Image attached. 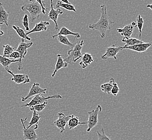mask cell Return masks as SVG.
<instances>
[{"label":"cell","instance_id":"cell-1","mask_svg":"<svg viewBox=\"0 0 152 140\" xmlns=\"http://www.w3.org/2000/svg\"><path fill=\"white\" fill-rule=\"evenodd\" d=\"M115 23L112 21L107 12V7L105 5L101 6V16L96 23L91 24L88 26L90 29L98 31L102 38L105 37L106 32L111 29V26Z\"/></svg>","mask_w":152,"mask_h":140},{"label":"cell","instance_id":"cell-2","mask_svg":"<svg viewBox=\"0 0 152 140\" xmlns=\"http://www.w3.org/2000/svg\"><path fill=\"white\" fill-rule=\"evenodd\" d=\"M21 10L23 12H29L30 14V22H34L38 20L41 14L42 13V9L41 5L37 2L24 4L21 7Z\"/></svg>","mask_w":152,"mask_h":140},{"label":"cell","instance_id":"cell-3","mask_svg":"<svg viewBox=\"0 0 152 140\" xmlns=\"http://www.w3.org/2000/svg\"><path fill=\"white\" fill-rule=\"evenodd\" d=\"M84 44V42L83 40L80 42L76 43L75 46L72 49L68 51V56L64 60L67 64H71L72 63H76L79 59L82 58L83 54L82 50Z\"/></svg>","mask_w":152,"mask_h":140},{"label":"cell","instance_id":"cell-4","mask_svg":"<svg viewBox=\"0 0 152 140\" xmlns=\"http://www.w3.org/2000/svg\"><path fill=\"white\" fill-rule=\"evenodd\" d=\"M62 96L59 94H55L51 96H44L42 95V94H39L38 95H36L35 96H34L32 99L30 100V101L26 104L20 106V107H30L33 106L39 105L43 104L44 102H46L48 100L51 99H62Z\"/></svg>","mask_w":152,"mask_h":140},{"label":"cell","instance_id":"cell-5","mask_svg":"<svg viewBox=\"0 0 152 140\" xmlns=\"http://www.w3.org/2000/svg\"><path fill=\"white\" fill-rule=\"evenodd\" d=\"M102 111V107L100 105L97 106L96 108L92 111L88 112V118L87 122L88 128L86 130L87 132H90L92 129L94 128L98 123V114Z\"/></svg>","mask_w":152,"mask_h":140},{"label":"cell","instance_id":"cell-6","mask_svg":"<svg viewBox=\"0 0 152 140\" xmlns=\"http://www.w3.org/2000/svg\"><path fill=\"white\" fill-rule=\"evenodd\" d=\"M27 117H26L25 119H20V121L23 125V139L25 140H37L38 139V136L36 134L35 131L38 128V125H33L29 128L26 127L24 123L27 120Z\"/></svg>","mask_w":152,"mask_h":140},{"label":"cell","instance_id":"cell-7","mask_svg":"<svg viewBox=\"0 0 152 140\" xmlns=\"http://www.w3.org/2000/svg\"><path fill=\"white\" fill-rule=\"evenodd\" d=\"M33 45V42L26 43L25 39L21 38V42L18 47L16 51L20 53V59L18 62V70H22L23 69V65H22V60L23 59L28 53V49Z\"/></svg>","mask_w":152,"mask_h":140},{"label":"cell","instance_id":"cell-8","mask_svg":"<svg viewBox=\"0 0 152 140\" xmlns=\"http://www.w3.org/2000/svg\"><path fill=\"white\" fill-rule=\"evenodd\" d=\"M58 119L54 121V125L58 129L61 133H63L65 131V127L71 117V115L65 116L63 112H59L57 114Z\"/></svg>","mask_w":152,"mask_h":140},{"label":"cell","instance_id":"cell-9","mask_svg":"<svg viewBox=\"0 0 152 140\" xmlns=\"http://www.w3.org/2000/svg\"><path fill=\"white\" fill-rule=\"evenodd\" d=\"M47 88H40L39 83H34L30 89L29 92L26 96H22V101L24 102L32 96H34L39 94H46Z\"/></svg>","mask_w":152,"mask_h":140},{"label":"cell","instance_id":"cell-10","mask_svg":"<svg viewBox=\"0 0 152 140\" xmlns=\"http://www.w3.org/2000/svg\"><path fill=\"white\" fill-rule=\"evenodd\" d=\"M124 50L123 47H117L115 45H112L111 47H108L106 49L105 53L101 56V58L102 60H106L110 58H113L117 60V54Z\"/></svg>","mask_w":152,"mask_h":140},{"label":"cell","instance_id":"cell-11","mask_svg":"<svg viewBox=\"0 0 152 140\" xmlns=\"http://www.w3.org/2000/svg\"><path fill=\"white\" fill-rule=\"evenodd\" d=\"M8 73L12 75V81L16 84H26L29 83L30 79L28 75L26 74H14L10 69L6 71Z\"/></svg>","mask_w":152,"mask_h":140},{"label":"cell","instance_id":"cell-12","mask_svg":"<svg viewBox=\"0 0 152 140\" xmlns=\"http://www.w3.org/2000/svg\"><path fill=\"white\" fill-rule=\"evenodd\" d=\"M50 3H51V5H50L51 9L48 14V18L49 20H53L55 24V29L56 30H58L59 26L57 22L58 18L59 15H61L63 14V11L60 8H58L56 10L53 8V0H50Z\"/></svg>","mask_w":152,"mask_h":140},{"label":"cell","instance_id":"cell-13","mask_svg":"<svg viewBox=\"0 0 152 140\" xmlns=\"http://www.w3.org/2000/svg\"><path fill=\"white\" fill-rule=\"evenodd\" d=\"M136 27H137V23L134 22H132L131 23L124 26L123 28H118L117 30L118 32L120 34L124 37L129 38Z\"/></svg>","mask_w":152,"mask_h":140},{"label":"cell","instance_id":"cell-14","mask_svg":"<svg viewBox=\"0 0 152 140\" xmlns=\"http://www.w3.org/2000/svg\"><path fill=\"white\" fill-rule=\"evenodd\" d=\"M152 45L151 43H143L141 44H137L133 46L123 47L124 49H129L134 51L137 52L141 53L146 51L147 50L152 46Z\"/></svg>","mask_w":152,"mask_h":140},{"label":"cell","instance_id":"cell-15","mask_svg":"<svg viewBox=\"0 0 152 140\" xmlns=\"http://www.w3.org/2000/svg\"><path fill=\"white\" fill-rule=\"evenodd\" d=\"M50 25V23L47 21H41L39 23L36 24L35 27L32 29L31 31L29 32H26V35H30L32 33L35 32H41V31H47V26Z\"/></svg>","mask_w":152,"mask_h":140},{"label":"cell","instance_id":"cell-16","mask_svg":"<svg viewBox=\"0 0 152 140\" xmlns=\"http://www.w3.org/2000/svg\"><path fill=\"white\" fill-rule=\"evenodd\" d=\"M9 13L4 8L3 4L0 2V26L3 24H5L6 26H9Z\"/></svg>","mask_w":152,"mask_h":140},{"label":"cell","instance_id":"cell-17","mask_svg":"<svg viewBox=\"0 0 152 140\" xmlns=\"http://www.w3.org/2000/svg\"><path fill=\"white\" fill-rule=\"evenodd\" d=\"M82 61L79 63V65L81 66L82 69H85L89 65L94 61V58L92 55L89 53H84L82 57Z\"/></svg>","mask_w":152,"mask_h":140},{"label":"cell","instance_id":"cell-18","mask_svg":"<svg viewBox=\"0 0 152 140\" xmlns=\"http://www.w3.org/2000/svg\"><path fill=\"white\" fill-rule=\"evenodd\" d=\"M67 66H68V64L66 62H65L64 60L62 58L61 55L58 54L57 55V63H56L55 69V70L53 71V73L52 74V77H55L58 71L61 70L62 68L67 67Z\"/></svg>","mask_w":152,"mask_h":140},{"label":"cell","instance_id":"cell-19","mask_svg":"<svg viewBox=\"0 0 152 140\" xmlns=\"http://www.w3.org/2000/svg\"><path fill=\"white\" fill-rule=\"evenodd\" d=\"M87 125V122H80L79 121V117H76L74 115H71V117L70 119L67 122V125L70 129H73L76 128L78 125Z\"/></svg>","mask_w":152,"mask_h":140},{"label":"cell","instance_id":"cell-20","mask_svg":"<svg viewBox=\"0 0 152 140\" xmlns=\"http://www.w3.org/2000/svg\"><path fill=\"white\" fill-rule=\"evenodd\" d=\"M59 35H62V36H68V35H72L75 37V38H79L80 37V35L78 33L76 32H73L71 31L70 30L68 29L66 27H62L61 29L59 30L58 33L57 35H53L52 36V38L53 39L56 38Z\"/></svg>","mask_w":152,"mask_h":140},{"label":"cell","instance_id":"cell-21","mask_svg":"<svg viewBox=\"0 0 152 140\" xmlns=\"http://www.w3.org/2000/svg\"><path fill=\"white\" fill-rule=\"evenodd\" d=\"M20 61V59L17 60H12L10 59L6 58L5 57H3V55H0V64L2 65V66L4 67V70L7 71L9 69L10 65L13 63H18Z\"/></svg>","mask_w":152,"mask_h":140},{"label":"cell","instance_id":"cell-22","mask_svg":"<svg viewBox=\"0 0 152 140\" xmlns=\"http://www.w3.org/2000/svg\"><path fill=\"white\" fill-rule=\"evenodd\" d=\"M114 82H115L114 79L113 78H111L110 79V82L101 85V86H100L101 90L105 93L111 94V92L112 88L113 86Z\"/></svg>","mask_w":152,"mask_h":140},{"label":"cell","instance_id":"cell-23","mask_svg":"<svg viewBox=\"0 0 152 140\" xmlns=\"http://www.w3.org/2000/svg\"><path fill=\"white\" fill-rule=\"evenodd\" d=\"M121 41L125 43V45L124 47H129V46H133L137 44H141V43H143V41L141 39H138L137 38H125L124 37L123 39H122Z\"/></svg>","mask_w":152,"mask_h":140},{"label":"cell","instance_id":"cell-24","mask_svg":"<svg viewBox=\"0 0 152 140\" xmlns=\"http://www.w3.org/2000/svg\"><path fill=\"white\" fill-rule=\"evenodd\" d=\"M12 28L16 32L18 35L20 37V38L24 39L25 40H27V41H30L31 40V38L28 37V36L26 35V33L23 30L20 28L19 26H12Z\"/></svg>","mask_w":152,"mask_h":140},{"label":"cell","instance_id":"cell-25","mask_svg":"<svg viewBox=\"0 0 152 140\" xmlns=\"http://www.w3.org/2000/svg\"><path fill=\"white\" fill-rule=\"evenodd\" d=\"M56 38L57 39L59 42H60L62 44H64L65 45H66L70 47L71 49H72L73 47L75 46L76 43H71L69 39L67 38L66 36H62V35H59Z\"/></svg>","mask_w":152,"mask_h":140},{"label":"cell","instance_id":"cell-26","mask_svg":"<svg viewBox=\"0 0 152 140\" xmlns=\"http://www.w3.org/2000/svg\"><path fill=\"white\" fill-rule=\"evenodd\" d=\"M56 8H60V7H62L65 9L69 10V11H72V12H76V9L75 6H73L72 4H67V3H63L60 1L57 2L56 5Z\"/></svg>","mask_w":152,"mask_h":140},{"label":"cell","instance_id":"cell-27","mask_svg":"<svg viewBox=\"0 0 152 140\" xmlns=\"http://www.w3.org/2000/svg\"><path fill=\"white\" fill-rule=\"evenodd\" d=\"M41 117L39 115L38 112H37L36 111H33L32 118L28 124V128H29L33 125H38V123L41 120Z\"/></svg>","mask_w":152,"mask_h":140},{"label":"cell","instance_id":"cell-28","mask_svg":"<svg viewBox=\"0 0 152 140\" xmlns=\"http://www.w3.org/2000/svg\"><path fill=\"white\" fill-rule=\"evenodd\" d=\"M143 24H144V20H143V18L140 15H138L137 18V28H138L139 31V38L140 39L141 38Z\"/></svg>","mask_w":152,"mask_h":140},{"label":"cell","instance_id":"cell-29","mask_svg":"<svg viewBox=\"0 0 152 140\" xmlns=\"http://www.w3.org/2000/svg\"><path fill=\"white\" fill-rule=\"evenodd\" d=\"M48 105V102H44L43 104H39V105H35V106H33L29 107L30 110V111H36L37 112H41L42 111H44V109L47 107Z\"/></svg>","mask_w":152,"mask_h":140},{"label":"cell","instance_id":"cell-30","mask_svg":"<svg viewBox=\"0 0 152 140\" xmlns=\"http://www.w3.org/2000/svg\"><path fill=\"white\" fill-rule=\"evenodd\" d=\"M3 57H7L8 55H10L14 51L15 49L12 47L11 45H10L9 44H7V45H3Z\"/></svg>","mask_w":152,"mask_h":140},{"label":"cell","instance_id":"cell-31","mask_svg":"<svg viewBox=\"0 0 152 140\" xmlns=\"http://www.w3.org/2000/svg\"><path fill=\"white\" fill-rule=\"evenodd\" d=\"M29 17L28 15L27 14L24 16L23 18V20H22V24L24 28H25V29L26 30L27 32H29L30 30L29 28Z\"/></svg>","mask_w":152,"mask_h":140},{"label":"cell","instance_id":"cell-32","mask_svg":"<svg viewBox=\"0 0 152 140\" xmlns=\"http://www.w3.org/2000/svg\"><path fill=\"white\" fill-rule=\"evenodd\" d=\"M102 134H100L99 131H96V134L98 135V140H111L105 134L104 129L102 128Z\"/></svg>","mask_w":152,"mask_h":140},{"label":"cell","instance_id":"cell-33","mask_svg":"<svg viewBox=\"0 0 152 140\" xmlns=\"http://www.w3.org/2000/svg\"><path fill=\"white\" fill-rule=\"evenodd\" d=\"M119 91H120V89H119V88L118 87L117 83L114 82L113 86V88H112L111 93V94H112L113 96H117V94L119 93Z\"/></svg>","mask_w":152,"mask_h":140},{"label":"cell","instance_id":"cell-34","mask_svg":"<svg viewBox=\"0 0 152 140\" xmlns=\"http://www.w3.org/2000/svg\"><path fill=\"white\" fill-rule=\"evenodd\" d=\"M5 57L8 58H14V60H17V59H20V55L19 53L16 51H14L10 55L7 56V57Z\"/></svg>","mask_w":152,"mask_h":140},{"label":"cell","instance_id":"cell-35","mask_svg":"<svg viewBox=\"0 0 152 140\" xmlns=\"http://www.w3.org/2000/svg\"><path fill=\"white\" fill-rule=\"evenodd\" d=\"M37 2H38L40 5H41L42 9V13L43 14H45L47 12L48 8H46L45 7V4L44 3V1L43 0H36Z\"/></svg>","mask_w":152,"mask_h":140},{"label":"cell","instance_id":"cell-36","mask_svg":"<svg viewBox=\"0 0 152 140\" xmlns=\"http://www.w3.org/2000/svg\"><path fill=\"white\" fill-rule=\"evenodd\" d=\"M60 1L63 3H67V4H71L69 0H60Z\"/></svg>","mask_w":152,"mask_h":140},{"label":"cell","instance_id":"cell-37","mask_svg":"<svg viewBox=\"0 0 152 140\" xmlns=\"http://www.w3.org/2000/svg\"><path fill=\"white\" fill-rule=\"evenodd\" d=\"M147 8H149V9H151L152 10V4H148L146 6Z\"/></svg>","mask_w":152,"mask_h":140},{"label":"cell","instance_id":"cell-38","mask_svg":"<svg viewBox=\"0 0 152 140\" xmlns=\"http://www.w3.org/2000/svg\"><path fill=\"white\" fill-rule=\"evenodd\" d=\"M4 32H3L2 30L1 29V26H0V36H2L4 35Z\"/></svg>","mask_w":152,"mask_h":140},{"label":"cell","instance_id":"cell-39","mask_svg":"<svg viewBox=\"0 0 152 140\" xmlns=\"http://www.w3.org/2000/svg\"><path fill=\"white\" fill-rule=\"evenodd\" d=\"M29 1H30V2H33L34 0H28Z\"/></svg>","mask_w":152,"mask_h":140}]
</instances>
